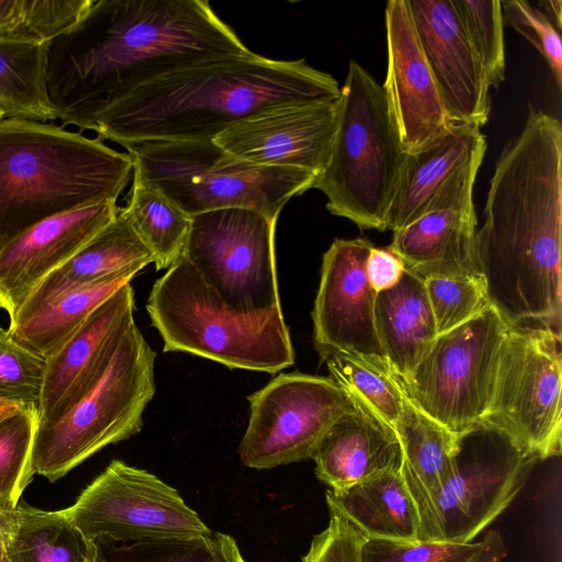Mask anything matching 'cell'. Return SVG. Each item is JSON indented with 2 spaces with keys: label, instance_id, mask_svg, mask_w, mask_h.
Wrapping results in <instances>:
<instances>
[{
  "label": "cell",
  "instance_id": "cell-1",
  "mask_svg": "<svg viewBox=\"0 0 562 562\" xmlns=\"http://www.w3.org/2000/svg\"><path fill=\"white\" fill-rule=\"evenodd\" d=\"M250 49L205 0H90L46 44V88L63 126L94 131L109 109L175 71Z\"/></svg>",
  "mask_w": 562,
  "mask_h": 562
},
{
  "label": "cell",
  "instance_id": "cell-2",
  "mask_svg": "<svg viewBox=\"0 0 562 562\" xmlns=\"http://www.w3.org/2000/svg\"><path fill=\"white\" fill-rule=\"evenodd\" d=\"M562 125L529 108L495 164L476 233L492 306L510 327L561 335Z\"/></svg>",
  "mask_w": 562,
  "mask_h": 562
},
{
  "label": "cell",
  "instance_id": "cell-3",
  "mask_svg": "<svg viewBox=\"0 0 562 562\" xmlns=\"http://www.w3.org/2000/svg\"><path fill=\"white\" fill-rule=\"evenodd\" d=\"M340 86L305 59L278 60L252 50L194 65L134 91L97 121L101 140L214 139L252 116L295 104L338 100Z\"/></svg>",
  "mask_w": 562,
  "mask_h": 562
},
{
  "label": "cell",
  "instance_id": "cell-4",
  "mask_svg": "<svg viewBox=\"0 0 562 562\" xmlns=\"http://www.w3.org/2000/svg\"><path fill=\"white\" fill-rule=\"evenodd\" d=\"M133 168L128 153L98 137L24 117L0 120V248L49 216L116 202Z\"/></svg>",
  "mask_w": 562,
  "mask_h": 562
},
{
  "label": "cell",
  "instance_id": "cell-5",
  "mask_svg": "<svg viewBox=\"0 0 562 562\" xmlns=\"http://www.w3.org/2000/svg\"><path fill=\"white\" fill-rule=\"evenodd\" d=\"M146 310L164 351H181L229 369L278 373L295 355L282 310L239 313L181 257L153 285Z\"/></svg>",
  "mask_w": 562,
  "mask_h": 562
},
{
  "label": "cell",
  "instance_id": "cell-6",
  "mask_svg": "<svg viewBox=\"0 0 562 562\" xmlns=\"http://www.w3.org/2000/svg\"><path fill=\"white\" fill-rule=\"evenodd\" d=\"M337 104L330 157L314 188L324 193L333 215L383 232L405 150L382 86L350 60Z\"/></svg>",
  "mask_w": 562,
  "mask_h": 562
},
{
  "label": "cell",
  "instance_id": "cell-7",
  "mask_svg": "<svg viewBox=\"0 0 562 562\" xmlns=\"http://www.w3.org/2000/svg\"><path fill=\"white\" fill-rule=\"evenodd\" d=\"M123 147L134 170L190 217L239 207L278 220L289 200L313 189L316 181L307 171L240 159L214 139L140 142Z\"/></svg>",
  "mask_w": 562,
  "mask_h": 562
},
{
  "label": "cell",
  "instance_id": "cell-8",
  "mask_svg": "<svg viewBox=\"0 0 562 562\" xmlns=\"http://www.w3.org/2000/svg\"><path fill=\"white\" fill-rule=\"evenodd\" d=\"M155 358L133 323L99 382L56 419L38 422L34 475L54 483L104 447L139 432L156 392Z\"/></svg>",
  "mask_w": 562,
  "mask_h": 562
},
{
  "label": "cell",
  "instance_id": "cell-9",
  "mask_svg": "<svg viewBox=\"0 0 562 562\" xmlns=\"http://www.w3.org/2000/svg\"><path fill=\"white\" fill-rule=\"evenodd\" d=\"M509 328L491 306L439 334L407 378L392 374L414 406L462 436L482 425L487 414Z\"/></svg>",
  "mask_w": 562,
  "mask_h": 562
},
{
  "label": "cell",
  "instance_id": "cell-10",
  "mask_svg": "<svg viewBox=\"0 0 562 562\" xmlns=\"http://www.w3.org/2000/svg\"><path fill=\"white\" fill-rule=\"evenodd\" d=\"M540 460L486 425L462 435L454 473L417 512L419 541L471 542L507 508Z\"/></svg>",
  "mask_w": 562,
  "mask_h": 562
},
{
  "label": "cell",
  "instance_id": "cell-11",
  "mask_svg": "<svg viewBox=\"0 0 562 562\" xmlns=\"http://www.w3.org/2000/svg\"><path fill=\"white\" fill-rule=\"evenodd\" d=\"M561 335L510 327L502 346L493 395L482 425L541 460L561 456Z\"/></svg>",
  "mask_w": 562,
  "mask_h": 562
},
{
  "label": "cell",
  "instance_id": "cell-12",
  "mask_svg": "<svg viewBox=\"0 0 562 562\" xmlns=\"http://www.w3.org/2000/svg\"><path fill=\"white\" fill-rule=\"evenodd\" d=\"M277 222L258 211L239 207L194 215L182 257L236 312L281 308L274 248Z\"/></svg>",
  "mask_w": 562,
  "mask_h": 562
},
{
  "label": "cell",
  "instance_id": "cell-13",
  "mask_svg": "<svg viewBox=\"0 0 562 562\" xmlns=\"http://www.w3.org/2000/svg\"><path fill=\"white\" fill-rule=\"evenodd\" d=\"M64 512L94 541L192 539L211 531L176 488L121 460L112 461Z\"/></svg>",
  "mask_w": 562,
  "mask_h": 562
},
{
  "label": "cell",
  "instance_id": "cell-14",
  "mask_svg": "<svg viewBox=\"0 0 562 562\" xmlns=\"http://www.w3.org/2000/svg\"><path fill=\"white\" fill-rule=\"evenodd\" d=\"M249 419L239 458L251 469L311 459L328 428L355 408L330 376L281 373L248 396Z\"/></svg>",
  "mask_w": 562,
  "mask_h": 562
},
{
  "label": "cell",
  "instance_id": "cell-15",
  "mask_svg": "<svg viewBox=\"0 0 562 562\" xmlns=\"http://www.w3.org/2000/svg\"><path fill=\"white\" fill-rule=\"evenodd\" d=\"M372 247L366 238H337L323 255L312 312L314 346L387 364L374 322L376 292L366 273Z\"/></svg>",
  "mask_w": 562,
  "mask_h": 562
},
{
  "label": "cell",
  "instance_id": "cell-16",
  "mask_svg": "<svg viewBox=\"0 0 562 562\" xmlns=\"http://www.w3.org/2000/svg\"><path fill=\"white\" fill-rule=\"evenodd\" d=\"M387 69L381 85L405 153L422 150L452 126L419 43L408 0L384 10Z\"/></svg>",
  "mask_w": 562,
  "mask_h": 562
},
{
  "label": "cell",
  "instance_id": "cell-17",
  "mask_svg": "<svg viewBox=\"0 0 562 562\" xmlns=\"http://www.w3.org/2000/svg\"><path fill=\"white\" fill-rule=\"evenodd\" d=\"M482 162L463 171L425 214L393 232L387 248L402 259L406 270L423 279L481 274L473 189Z\"/></svg>",
  "mask_w": 562,
  "mask_h": 562
},
{
  "label": "cell",
  "instance_id": "cell-18",
  "mask_svg": "<svg viewBox=\"0 0 562 562\" xmlns=\"http://www.w3.org/2000/svg\"><path fill=\"white\" fill-rule=\"evenodd\" d=\"M337 101L279 108L229 126L214 142L255 165L325 170L337 126Z\"/></svg>",
  "mask_w": 562,
  "mask_h": 562
},
{
  "label": "cell",
  "instance_id": "cell-19",
  "mask_svg": "<svg viewBox=\"0 0 562 562\" xmlns=\"http://www.w3.org/2000/svg\"><path fill=\"white\" fill-rule=\"evenodd\" d=\"M116 202L76 207L27 227L0 248V310L10 319L54 270L117 214Z\"/></svg>",
  "mask_w": 562,
  "mask_h": 562
},
{
  "label": "cell",
  "instance_id": "cell-20",
  "mask_svg": "<svg viewBox=\"0 0 562 562\" xmlns=\"http://www.w3.org/2000/svg\"><path fill=\"white\" fill-rule=\"evenodd\" d=\"M416 33L452 123L482 127L490 86L453 0H408Z\"/></svg>",
  "mask_w": 562,
  "mask_h": 562
},
{
  "label": "cell",
  "instance_id": "cell-21",
  "mask_svg": "<svg viewBox=\"0 0 562 562\" xmlns=\"http://www.w3.org/2000/svg\"><path fill=\"white\" fill-rule=\"evenodd\" d=\"M128 283L103 301L52 357L38 404L40 423L59 417L86 395L110 367L121 340L135 323Z\"/></svg>",
  "mask_w": 562,
  "mask_h": 562
},
{
  "label": "cell",
  "instance_id": "cell-22",
  "mask_svg": "<svg viewBox=\"0 0 562 562\" xmlns=\"http://www.w3.org/2000/svg\"><path fill=\"white\" fill-rule=\"evenodd\" d=\"M350 398L355 408L328 428L311 458L317 479L331 490L402 468V449L394 428L360 401Z\"/></svg>",
  "mask_w": 562,
  "mask_h": 562
},
{
  "label": "cell",
  "instance_id": "cell-23",
  "mask_svg": "<svg viewBox=\"0 0 562 562\" xmlns=\"http://www.w3.org/2000/svg\"><path fill=\"white\" fill-rule=\"evenodd\" d=\"M486 146L480 127L454 123L430 146L405 153L389 211L387 229H401L425 214L463 171L474 162L483 161Z\"/></svg>",
  "mask_w": 562,
  "mask_h": 562
},
{
  "label": "cell",
  "instance_id": "cell-24",
  "mask_svg": "<svg viewBox=\"0 0 562 562\" xmlns=\"http://www.w3.org/2000/svg\"><path fill=\"white\" fill-rule=\"evenodd\" d=\"M374 322L391 372L407 378L438 336L425 281L409 270L376 293Z\"/></svg>",
  "mask_w": 562,
  "mask_h": 562
},
{
  "label": "cell",
  "instance_id": "cell-25",
  "mask_svg": "<svg viewBox=\"0 0 562 562\" xmlns=\"http://www.w3.org/2000/svg\"><path fill=\"white\" fill-rule=\"evenodd\" d=\"M154 262L121 212L69 260L48 274L14 314L26 313L70 289L123 272H139Z\"/></svg>",
  "mask_w": 562,
  "mask_h": 562
},
{
  "label": "cell",
  "instance_id": "cell-26",
  "mask_svg": "<svg viewBox=\"0 0 562 562\" xmlns=\"http://www.w3.org/2000/svg\"><path fill=\"white\" fill-rule=\"evenodd\" d=\"M329 510L345 517L366 539L419 541L416 505L401 471H389L326 493Z\"/></svg>",
  "mask_w": 562,
  "mask_h": 562
},
{
  "label": "cell",
  "instance_id": "cell-27",
  "mask_svg": "<svg viewBox=\"0 0 562 562\" xmlns=\"http://www.w3.org/2000/svg\"><path fill=\"white\" fill-rule=\"evenodd\" d=\"M7 562H106L97 541L86 537L64 509L25 504L0 509Z\"/></svg>",
  "mask_w": 562,
  "mask_h": 562
},
{
  "label": "cell",
  "instance_id": "cell-28",
  "mask_svg": "<svg viewBox=\"0 0 562 562\" xmlns=\"http://www.w3.org/2000/svg\"><path fill=\"white\" fill-rule=\"evenodd\" d=\"M137 273L123 271L65 291L26 313L14 315L7 331L24 348L48 359L103 301Z\"/></svg>",
  "mask_w": 562,
  "mask_h": 562
},
{
  "label": "cell",
  "instance_id": "cell-29",
  "mask_svg": "<svg viewBox=\"0 0 562 562\" xmlns=\"http://www.w3.org/2000/svg\"><path fill=\"white\" fill-rule=\"evenodd\" d=\"M394 430L403 456L401 474L418 512L454 473L461 436L448 430L406 397Z\"/></svg>",
  "mask_w": 562,
  "mask_h": 562
},
{
  "label": "cell",
  "instance_id": "cell-30",
  "mask_svg": "<svg viewBox=\"0 0 562 562\" xmlns=\"http://www.w3.org/2000/svg\"><path fill=\"white\" fill-rule=\"evenodd\" d=\"M121 212L150 251L157 270L169 269L182 257L191 217L134 168L130 198Z\"/></svg>",
  "mask_w": 562,
  "mask_h": 562
},
{
  "label": "cell",
  "instance_id": "cell-31",
  "mask_svg": "<svg viewBox=\"0 0 562 562\" xmlns=\"http://www.w3.org/2000/svg\"><path fill=\"white\" fill-rule=\"evenodd\" d=\"M0 101L13 117L56 120L46 88V44L0 41Z\"/></svg>",
  "mask_w": 562,
  "mask_h": 562
},
{
  "label": "cell",
  "instance_id": "cell-32",
  "mask_svg": "<svg viewBox=\"0 0 562 562\" xmlns=\"http://www.w3.org/2000/svg\"><path fill=\"white\" fill-rule=\"evenodd\" d=\"M329 376L346 393L360 401L394 428L403 412L405 396L387 364L330 349H317Z\"/></svg>",
  "mask_w": 562,
  "mask_h": 562
},
{
  "label": "cell",
  "instance_id": "cell-33",
  "mask_svg": "<svg viewBox=\"0 0 562 562\" xmlns=\"http://www.w3.org/2000/svg\"><path fill=\"white\" fill-rule=\"evenodd\" d=\"M97 542L106 562H246L232 536L212 530L192 539Z\"/></svg>",
  "mask_w": 562,
  "mask_h": 562
},
{
  "label": "cell",
  "instance_id": "cell-34",
  "mask_svg": "<svg viewBox=\"0 0 562 562\" xmlns=\"http://www.w3.org/2000/svg\"><path fill=\"white\" fill-rule=\"evenodd\" d=\"M90 0H0V41L43 45L83 13Z\"/></svg>",
  "mask_w": 562,
  "mask_h": 562
},
{
  "label": "cell",
  "instance_id": "cell-35",
  "mask_svg": "<svg viewBox=\"0 0 562 562\" xmlns=\"http://www.w3.org/2000/svg\"><path fill=\"white\" fill-rule=\"evenodd\" d=\"M38 422L37 406L0 420V509L15 508L33 480L32 451Z\"/></svg>",
  "mask_w": 562,
  "mask_h": 562
},
{
  "label": "cell",
  "instance_id": "cell-36",
  "mask_svg": "<svg viewBox=\"0 0 562 562\" xmlns=\"http://www.w3.org/2000/svg\"><path fill=\"white\" fill-rule=\"evenodd\" d=\"M424 281L438 335L463 325L492 306L481 274L431 277Z\"/></svg>",
  "mask_w": 562,
  "mask_h": 562
},
{
  "label": "cell",
  "instance_id": "cell-37",
  "mask_svg": "<svg viewBox=\"0 0 562 562\" xmlns=\"http://www.w3.org/2000/svg\"><path fill=\"white\" fill-rule=\"evenodd\" d=\"M467 34L481 60L490 88L505 79V43L498 0H453Z\"/></svg>",
  "mask_w": 562,
  "mask_h": 562
},
{
  "label": "cell",
  "instance_id": "cell-38",
  "mask_svg": "<svg viewBox=\"0 0 562 562\" xmlns=\"http://www.w3.org/2000/svg\"><path fill=\"white\" fill-rule=\"evenodd\" d=\"M45 374L46 359L0 333V398L38 408Z\"/></svg>",
  "mask_w": 562,
  "mask_h": 562
},
{
  "label": "cell",
  "instance_id": "cell-39",
  "mask_svg": "<svg viewBox=\"0 0 562 562\" xmlns=\"http://www.w3.org/2000/svg\"><path fill=\"white\" fill-rule=\"evenodd\" d=\"M481 546L371 538L362 543L361 562H471Z\"/></svg>",
  "mask_w": 562,
  "mask_h": 562
},
{
  "label": "cell",
  "instance_id": "cell-40",
  "mask_svg": "<svg viewBox=\"0 0 562 562\" xmlns=\"http://www.w3.org/2000/svg\"><path fill=\"white\" fill-rule=\"evenodd\" d=\"M503 21L524 36L548 64L559 87L562 86V42L560 32L542 10L524 0L501 1Z\"/></svg>",
  "mask_w": 562,
  "mask_h": 562
},
{
  "label": "cell",
  "instance_id": "cell-41",
  "mask_svg": "<svg viewBox=\"0 0 562 562\" xmlns=\"http://www.w3.org/2000/svg\"><path fill=\"white\" fill-rule=\"evenodd\" d=\"M329 522L315 535L302 562H361L366 537L345 517L329 510Z\"/></svg>",
  "mask_w": 562,
  "mask_h": 562
},
{
  "label": "cell",
  "instance_id": "cell-42",
  "mask_svg": "<svg viewBox=\"0 0 562 562\" xmlns=\"http://www.w3.org/2000/svg\"><path fill=\"white\" fill-rule=\"evenodd\" d=\"M405 266L402 259L389 248L370 249L366 261V273L371 288L382 292L393 288L402 278Z\"/></svg>",
  "mask_w": 562,
  "mask_h": 562
},
{
  "label": "cell",
  "instance_id": "cell-43",
  "mask_svg": "<svg viewBox=\"0 0 562 562\" xmlns=\"http://www.w3.org/2000/svg\"><path fill=\"white\" fill-rule=\"evenodd\" d=\"M481 543L480 551L471 562H502L507 553L503 537L497 530H490Z\"/></svg>",
  "mask_w": 562,
  "mask_h": 562
},
{
  "label": "cell",
  "instance_id": "cell-44",
  "mask_svg": "<svg viewBox=\"0 0 562 562\" xmlns=\"http://www.w3.org/2000/svg\"><path fill=\"white\" fill-rule=\"evenodd\" d=\"M539 4L543 8V13L552 22L554 27L560 32L562 25V1L560 0H544Z\"/></svg>",
  "mask_w": 562,
  "mask_h": 562
},
{
  "label": "cell",
  "instance_id": "cell-45",
  "mask_svg": "<svg viewBox=\"0 0 562 562\" xmlns=\"http://www.w3.org/2000/svg\"><path fill=\"white\" fill-rule=\"evenodd\" d=\"M34 406V405H30ZM27 406L8 402L5 400L0 398V420L15 412H19Z\"/></svg>",
  "mask_w": 562,
  "mask_h": 562
},
{
  "label": "cell",
  "instance_id": "cell-46",
  "mask_svg": "<svg viewBox=\"0 0 562 562\" xmlns=\"http://www.w3.org/2000/svg\"><path fill=\"white\" fill-rule=\"evenodd\" d=\"M13 117L12 111L0 101V120Z\"/></svg>",
  "mask_w": 562,
  "mask_h": 562
},
{
  "label": "cell",
  "instance_id": "cell-47",
  "mask_svg": "<svg viewBox=\"0 0 562 562\" xmlns=\"http://www.w3.org/2000/svg\"><path fill=\"white\" fill-rule=\"evenodd\" d=\"M0 557L4 558L3 538H2L1 532H0Z\"/></svg>",
  "mask_w": 562,
  "mask_h": 562
},
{
  "label": "cell",
  "instance_id": "cell-48",
  "mask_svg": "<svg viewBox=\"0 0 562 562\" xmlns=\"http://www.w3.org/2000/svg\"><path fill=\"white\" fill-rule=\"evenodd\" d=\"M0 562H7L4 558L0 557Z\"/></svg>",
  "mask_w": 562,
  "mask_h": 562
},
{
  "label": "cell",
  "instance_id": "cell-49",
  "mask_svg": "<svg viewBox=\"0 0 562 562\" xmlns=\"http://www.w3.org/2000/svg\"><path fill=\"white\" fill-rule=\"evenodd\" d=\"M3 330H4V329H3V328L1 327V325H0V333H1V331H3Z\"/></svg>",
  "mask_w": 562,
  "mask_h": 562
}]
</instances>
